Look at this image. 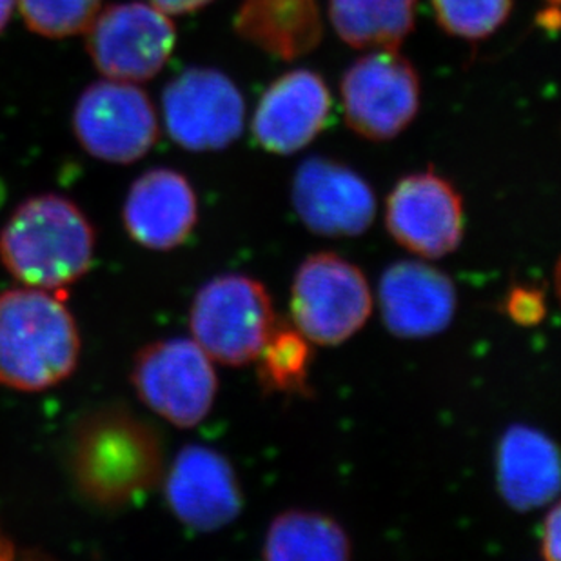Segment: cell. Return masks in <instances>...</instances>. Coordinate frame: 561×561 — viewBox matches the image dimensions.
<instances>
[{
	"label": "cell",
	"mask_w": 561,
	"mask_h": 561,
	"mask_svg": "<svg viewBox=\"0 0 561 561\" xmlns=\"http://www.w3.org/2000/svg\"><path fill=\"white\" fill-rule=\"evenodd\" d=\"M383 323L400 339H427L449 328L456 312L455 284L425 262L403 260L381 275Z\"/></svg>",
	"instance_id": "9a60e30c"
},
{
	"label": "cell",
	"mask_w": 561,
	"mask_h": 561,
	"mask_svg": "<svg viewBox=\"0 0 561 561\" xmlns=\"http://www.w3.org/2000/svg\"><path fill=\"white\" fill-rule=\"evenodd\" d=\"M165 129L195 153L228 148L244 129L245 102L233 80L211 68H191L162 93Z\"/></svg>",
	"instance_id": "30bf717a"
},
{
	"label": "cell",
	"mask_w": 561,
	"mask_h": 561,
	"mask_svg": "<svg viewBox=\"0 0 561 561\" xmlns=\"http://www.w3.org/2000/svg\"><path fill=\"white\" fill-rule=\"evenodd\" d=\"M386 224L392 239L409 253L442 259L463 239V198L435 171L413 173L403 176L387 198Z\"/></svg>",
	"instance_id": "8fae6325"
},
{
	"label": "cell",
	"mask_w": 561,
	"mask_h": 561,
	"mask_svg": "<svg viewBox=\"0 0 561 561\" xmlns=\"http://www.w3.org/2000/svg\"><path fill=\"white\" fill-rule=\"evenodd\" d=\"M331 115V93L320 75L295 69L267 88L253 117L256 142L271 153L293 154L322 131Z\"/></svg>",
	"instance_id": "5bb4252c"
},
{
	"label": "cell",
	"mask_w": 561,
	"mask_h": 561,
	"mask_svg": "<svg viewBox=\"0 0 561 561\" xmlns=\"http://www.w3.org/2000/svg\"><path fill=\"white\" fill-rule=\"evenodd\" d=\"M351 552L350 535L336 519L300 508L278 514L262 546L267 561H344Z\"/></svg>",
	"instance_id": "d6986e66"
},
{
	"label": "cell",
	"mask_w": 561,
	"mask_h": 561,
	"mask_svg": "<svg viewBox=\"0 0 561 561\" xmlns=\"http://www.w3.org/2000/svg\"><path fill=\"white\" fill-rule=\"evenodd\" d=\"M13 557H15V546L0 530V560H11Z\"/></svg>",
	"instance_id": "83f0119b"
},
{
	"label": "cell",
	"mask_w": 561,
	"mask_h": 561,
	"mask_svg": "<svg viewBox=\"0 0 561 561\" xmlns=\"http://www.w3.org/2000/svg\"><path fill=\"white\" fill-rule=\"evenodd\" d=\"M123 218L137 244L153 251L175 250L190 239L198 220L195 190L179 171H146L127 191Z\"/></svg>",
	"instance_id": "2e32d148"
},
{
	"label": "cell",
	"mask_w": 561,
	"mask_h": 561,
	"mask_svg": "<svg viewBox=\"0 0 561 561\" xmlns=\"http://www.w3.org/2000/svg\"><path fill=\"white\" fill-rule=\"evenodd\" d=\"M234 32L265 54L291 62L322 41V15L317 0H244Z\"/></svg>",
	"instance_id": "ac0fdd59"
},
{
	"label": "cell",
	"mask_w": 561,
	"mask_h": 561,
	"mask_svg": "<svg viewBox=\"0 0 561 561\" xmlns=\"http://www.w3.org/2000/svg\"><path fill=\"white\" fill-rule=\"evenodd\" d=\"M496 474L503 500L516 511L543 507L560 489L557 445L541 431L513 425L496 453Z\"/></svg>",
	"instance_id": "e0dca14e"
},
{
	"label": "cell",
	"mask_w": 561,
	"mask_h": 561,
	"mask_svg": "<svg viewBox=\"0 0 561 561\" xmlns=\"http://www.w3.org/2000/svg\"><path fill=\"white\" fill-rule=\"evenodd\" d=\"M276 322L264 284L237 273L207 282L191 304V339L224 366L256 360Z\"/></svg>",
	"instance_id": "3957f363"
},
{
	"label": "cell",
	"mask_w": 561,
	"mask_h": 561,
	"mask_svg": "<svg viewBox=\"0 0 561 561\" xmlns=\"http://www.w3.org/2000/svg\"><path fill=\"white\" fill-rule=\"evenodd\" d=\"M176 44L170 15L149 2H118L85 30V49L104 79L146 82L162 71Z\"/></svg>",
	"instance_id": "52a82bcc"
},
{
	"label": "cell",
	"mask_w": 561,
	"mask_h": 561,
	"mask_svg": "<svg viewBox=\"0 0 561 561\" xmlns=\"http://www.w3.org/2000/svg\"><path fill=\"white\" fill-rule=\"evenodd\" d=\"M95 229L75 202L55 193L21 202L0 231V262L22 286L60 293L90 271Z\"/></svg>",
	"instance_id": "6da1fadb"
},
{
	"label": "cell",
	"mask_w": 561,
	"mask_h": 561,
	"mask_svg": "<svg viewBox=\"0 0 561 561\" xmlns=\"http://www.w3.org/2000/svg\"><path fill=\"white\" fill-rule=\"evenodd\" d=\"M80 148L110 164H131L159 140L153 102L138 84L102 79L88 85L73 107Z\"/></svg>",
	"instance_id": "8992f818"
},
{
	"label": "cell",
	"mask_w": 561,
	"mask_h": 561,
	"mask_svg": "<svg viewBox=\"0 0 561 561\" xmlns=\"http://www.w3.org/2000/svg\"><path fill=\"white\" fill-rule=\"evenodd\" d=\"M505 312L519 325H538L547 314L546 295L536 287H513L505 298Z\"/></svg>",
	"instance_id": "cb8c5ba5"
},
{
	"label": "cell",
	"mask_w": 561,
	"mask_h": 561,
	"mask_svg": "<svg viewBox=\"0 0 561 561\" xmlns=\"http://www.w3.org/2000/svg\"><path fill=\"white\" fill-rule=\"evenodd\" d=\"M436 21L453 37L482 41L505 24L513 0H431Z\"/></svg>",
	"instance_id": "603a6c76"
},
{
	"label": "cell",
	"mask_w": 561,
	"mask_h": 561,
	"mask_svg": "<svg viewBox=\"0 0 561 561\" xmlns=\"http://www.w3.org/2000/svg\"><path fill=\"white\" fill-rule=\"evenodd\" d=\"M149 4L164 11L165 15H190L211 4L213 0H148Z\"/></svg>",
	"instance_id": "484cf974"
},
{
	"label": "cell",
	"mask_w": 561,
	"mask_h": 561,
	"mask_svg": "<svg viewBox=\"0 0 561 561\" xmlns=\"http://www.w3.org/2000/svg\"><path fill=\"white\" fill-rule=\"evenodd\" d=\"M79 478L99 499L126 502L162 477V449L153 431L127 414H112L79 439Z\"/></svg>",
	"instance_id": "ba28073f"
},
{
	"label": "cell",
	"mask_w": 561,
	"mask_h": 561,
	"mask_svg": "<svg viewBox=\"0 0 561 561\" xmlns=\"http://www.w3.org/2000/svg\"><path fill=\"white\" fill-rule=\"evenodd\" d=\"M311 342L287 322H276L256 356L260 386L267 392L309 394Z\"/></svg>",
	"instance_id": "44dd1931"
},
{
	"label": "cell",
	"mask_w": 561,
	"mask_h": 561,
	"mask_svg": "<svg viewBox=\"0 0 561 561\" xmlns=\"http://www.w3.org/2000/svg\"><path fill=\"white\" fill-rule=\"evenodd\" d=\"M80 334L60 293L22 286L0 293V386L41 392L79 366Z\"/></svg>",
	"instance_id": "7a4b0ae2"
},
{
	"label": "cell",
	"mask_w": 561,
	"mask_h": 561,
	"mask_svg": "<svg viewBox=\"0 0 561 561\" xmlns=\"http://www.w3.org/2000/svg\"><path fill=\"white\" fill-rule=\"evenodd\" d=\"M104 0H16L30 32L44 38L75 37L91 26Z\"/></svg>",
	"instance_id": "7402d4cb"
},
{
	"label": "cell",
	"mask_w": 561,
	"mask_h": 561,
	"mask_svg": "<svg viewBox=\"0 0 561 561\" xmlns=\"http://www.w3.org/2000/svg\"><path fill=\"white\" fill-rule=\"evenodd\" d=\"M558 2H560V0H547L549 8H558Z\"/></svg>",
	"instance_id": "f1b7e54d"
},
{
	"label": "cell",
	"mask_w": 561,
	"mask_h": 561,
	"mask_svg": "<svg viewBox=\"0 0 561 561\" xmlns=\"http://www.w3.org/2000/svg\"><path fill=\"white\" fill-rule=\"evenodd\" d=\"M416 0H329L334 32L358 49H397L413 32Z\"/></svg>",
	"instance_id": "ffe728a7"
},
{
	"label": "cell",
	"mask_w": 561,
	"mask_h": 561,
	"mask_svg": "<svg viewBox=\"0 0 561 561\" xmlns=\"http://www.w3.org/2000/svg\"><path fill=\"white\" fill-rule=\"evenodd\" d=\"M420 77L394 49H378L356 60L342 80L345 118L367 140H391L419 115Z\"/></svg>",
	"instance_id": "9c48e42d"
},
{
	"label": "cell",
	"mask_w": 561,
	"mask_h": 561,
	"mask_svg": "<svg viewBox=\"0 0 561 561\" xmlns=\"http://www.w3.org/2000/svg\"><path fill=\"white\" fill-rule=\"evenodd\" d=\"M291 198L304 226L323 237H356L375 220V191L336 160H304L293 181Z\"/></svg>",
	"instance_id": "7c38bea8"
},
{
	"label": "cell",
	"mask_w": 561,
	"mask_h": 561,
	"mask_svg": "<svg viewBox=\"0 0 561 561\" xmlns=\"http://www.w3.org/2000/svg\"><path fill=\"white\" fill-rule=\"evenodd\" d=\"M16 0H0V33L10 24L11 16L15 13Z\"/></svg>",
	"instance_id": "4316f807"
},
{
	"label": "cell",
	"mask_w": 561,
	"mask_h": 561,
	"mask_svg": "<svg viewBox=\"0 0 561 561\" xmlns=\"http://www.w3.org/2000/svg\"><path fill=\"white\" fill-rule=\"evenodd\" d=\"M560 505L554 503L551 511L547 513L543 529H541L540 549L543 560H560Z\"/></svg>",
	"instance_id": "d4e9b609"
},
{
	"label": "cell",
	"mask_w": 561,
	"mask_h": 561,
	"mask_svg": "<svg viewBox=\"0 0 561 561\" xmlns=\"http://www.w3.org/2000/svg\"><path fill=\"white\" fill-rule=\"evenodd\" d=\"M291 311L293 325L311 344H344L371 317L369 282L340 254H311L293 280Z\"/></svg>",
	"instance_id": "277c9868"
},
{
	"label": "cell",
	"mask_w": 561,
	"mask_h": 561,
	"mask_svg": "<svg viewBox=\"0 0 561 561\" xmlns=\"http://www.w3.org/2000/svg\"><path fill=\"white\" fill-rule=\"evenodd\" d=\"M171 513L191 529L211 533L242 511V489L226 456L206 445H187L175 456L165 480Z\"/></svg>",
	"instance_id": "4fadbf2b"
},
{
	"label": "cell",
	"mask_w": 561,
	"mask_h": 561,
	"mask_svg": "<svg viewBox=\"0 0 561 561\" xmlns=\"http://www.w3.org/2000/svg\"><path fill=\"white\" fill-rule=\"evenodd\" d=\"M131 381L140 402L176 427L204 422L218 392L213 360L193 339L146 345L133 362Z\"/></svg>",
	"instance_id": "5b68a950"
}]
</instances>
